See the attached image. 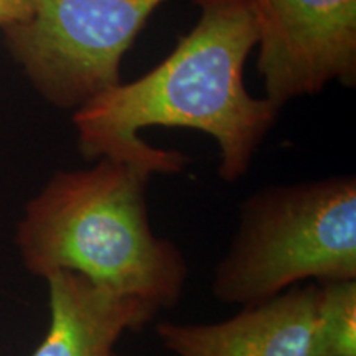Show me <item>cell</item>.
<instances>
[{
    "label": "cell",
    "instance_id": "1",
    "mask_svg": "<svg viewBox=\"0 0 356 356\" xmlns=\"http://www.w3.org/2000/svg\"><path fill=\"white\" fill-rule=\"evenodd\" d=\"M197 25L159 66L119 83L74 111L79 152L86 160H121L150 175L181 173L188 155L147 144L149 126L186 127L211 136L220 147L218 175L234 184L277 121L279 108L244 86V65L257 44L252 0H193Z\"/></svg>",
    "mask_w": 356,
    "mask_h": 356
},
{
    "label": "cell",
    "instance_id": "2",
    "mask_svg": "<svg viewBox=\"0 0 356 356\" xmlns=\"http://www.w3.org/2000/svg\"><path fill=\"white\" fill-rule=\"evenodd\" d=\"M150 177L108 157L91 168L56 172L17 225L25 269L43 279L56 270L83 274L159 310L178 305L188 264L180 248L150 226Z\"/></svg>",
    "mask_w": 356,
    "mask_h": 356
},
{
    "label": "cell",
    "instance_id": "3",
    "mask_svg": "<svg viewBox=\"0 0 356 356\" xmlns=\"http://www.w3.org/2000/svg\"><path fill=\"white\" fill-rule=\"evenodd\" d=\"M305 280H356L353 175L266 186L244 200L211 292L246 307Z\"/></svg>",
    "mask_w": 356,
    "mask_h": 356
},
{
    "label": "cell",
    "instance_id": "4",
    "mask_svg": "<svg viewBox=\"0 0 356 356\" xmlns=\"http://www.w3.org/2000/svg\"><path fill=\"white\" fill-rule=\"evenodd\" d=\"M165 0H33V15L6 26L12 55L55 106L78 109L121 83L122 56Z\"/></svg>",
    "mask_w": 356,
    "mask_h": 356
},
{
    "label": "cell",
    "instance_id": "5",
    "mask_svg": "<svg viewBox=\"0 0 356 356\" xmlns=\"http://www.w3.org/2000/svg\"><path fill=\"white\" fill-rule=\"evenodd\" d=\"M266 99L275 108L356 83V0H252Z\"/></svg>",
    "mask_w": 356,
    "mask_h": 356
},
{
    "label": "cell",
    "instance_id": "6",
    "mask_svg": "<svg viewBox=\"0 0 356 356\" xmlns=\"http://www.w3.org/2000/svg\"><path fill=\"white\" fill-rule=\"evenodd\" d=\"M318 284L289 287L215 323L160 322V343L175 356H309Z\"/></svg>",
    "mask_w": 356,
    "mask_h": 356
},
{
    "label": "cell",
    "instance_id": "7",
    "mask_svg": "<svg viewBox=\"0 0 356 356\" xmlns=\"http://www.w3.org/2000/svg\"><path fill=\"white\" fill-rule=\"evenodd\" d=\"M47 282L50 327L32 356H113L124 333L144 330L160 312L71 270H56Z\"/></svg>",
    "mask_w": 356,
    "mask_h": 356
},
{
    "label": "cell",
    "instance_id": "8",
    "mask_svg": "<svg viewBox=\"0 0 356 356\" xmlns=\"http://www.w3.org/2000/svg\"><path fill=\"white\" fill-rule=\"evenodd\" d=\"M317 284L309 356H356V280Z\"/></svg>",
    "mask_w": 356,
    "mask_h": 356
},
{
    "label": "cell",
    "instance_id": "9",
    "mask_svg": "<svg viewBox=\"0 0 356 356\" xmlns=\"http://www.w3.org/2000/svg\"><path fill=\"white\" fill-rule=\"evenodd\" d=\"M33 15V0H0V26L24 24Z\"/></svg>",
    "mask_w": 356,
    "mask_h": 356
},
{
    "label": "cell",
    "instance_id": "10",
    "mask_svg": "<svg viewBox=\"0 0 356 356\" xmlns=\"http://www.w3.org/2000/svg\"><path fill=\"white\" fill-rule=\"evenodd\" d=\"M113 356H121V355H118V353H114V355H113Z\"/></svg>",
    "mask_w": 356,
    "mask_h": 356
}]
</instances>
